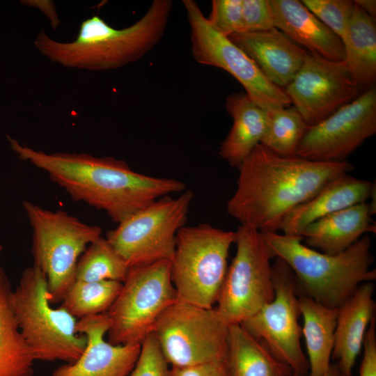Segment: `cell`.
I'll return each mask as SVG.
<instances>
[{
    "mask_svg": "<svg viewBox=\"0 0 376 376\" xmlns=\"http://www.w3.org/2000/svg\"><path fill=\"white\" fill-rule=\"evenodd\" d=\"M22 207L32 228L33 264L45 274L52 304L61 302L76 281L78 260L102 236V228L67 212L43 208L29 201Z\"/></svg>",
    "mask_w": 376,
    "mask_h": 376,
    "instance_id": "obj_6",
    "label": "cell"
},
{
    "mask_svg": "<svg viewBox=\"0 0 376 376\" xmlns=\"http://www.w3.org/2000/svg\"><path fill=\"white\" fill-rule=\"evenodd\" d=\"M373 282L361 284L338 308L331 357L343 376H352V369L375 314Z\"/></svg>",
    "mask_w": 376,
    "mask_h": 376,
    "instance_id": "obj_20",
    "label": "cell"
},
{
    "mask_svg": "<svg viewBox=\"0 0 376 376\" xmlns=\"http://www.w3.org/2000/svg\"><path fill=\"white\" fill-rule=\"evenodd\" d=\"M121 287L122 283L116 281H75L60 306L77 320L104 313L113 303Z\"/></svg>",
    "mask_w": 376,
    "mask_h": 376,
    "instance_id": "obj_29",
    "label": "cell"
},
{
    "mask_svg": "<svg viewBox=\"0 0 376 376\" xmlns=\"http://www.w3.org/2000/svg\"><path fill=\"white\" fill-rule=\"evenodd\" d=\"M242 0H213L207 17L211 25L220 33L228 37L242 33Z\"/></svg>",
    "mask_w": 376,
    "mask_h": 376,
    "instance_id": "obj_32",
    "label": "cell"
},
{
    "mask_svg": "<svg viewBox=\"0 0 376 376\" xmlns=\"http://www.w3.org/2000/svg\"><path fill=\"white\" fill-rule=\"evenodd\" d=\"M359 376H376V318L373 317L366 330Z\"/></svg>",
    "mask_w": 376,
    "mask_h": 376,
    "instance_id": "obj_35",
    "label": "cell"
},
{
    "mask_svg": "<svg viewBox=\"0 0 376 376\" xmlns=\"http://www.w3.org/2000/svg\"><path fill=\"white\" fill-rule=\"evenodd\" d=\"M302 3L343 41L354 7L350 0H303Z\"/></svg>",
    "mask_w": 376,
    "mask_h": 376,
    "instance_id": "obj_30",
    "label": "cell"
},
{
    "mask_svg": "<svg viewBox=\"0 0 376 376\" xmlns=\"http://www.w3.org/2000/svg\"><path fill=\"white\" fill-rule=\"evenodd\" d=\"M292 376H299V375L294 372Z\"/></svg>",
    "mask_w": 376,
    "mask_h": 376,
    "instance_id": "obj_39",
    "label": "cell"
},
{
    "mask_svg": "<svg viewBox=\"0 0 376 376\" xmlns=\"http://www.w3.org/2000/svg\"><path fill=\"white\" fill-rule=\"evenodd\" d=\"M299 301L309 364L308 376H325L331 365L338 308L325 306L301 293Z\"/></svg>",
    "mask_w": 376,
    "mask_h": 376,
    "instance_id": "obj_23",
    "label": "cell"
},
{
    "mask_svg": "<svg viewBox=\"0 0 376 376\" xmlns=\"http://www.w3.org/2000/svg\"><path fill=\"white\" fill-rule=\"evenodd\" d=\"M235 231L208 224L182 227L176 235L171 261V281L178 300L213 308L228 269V257Z\"/></svg>",
    "mask_w": 376,
    "mask_h": 376,
    "instance_id": "obj_7",
    "label": "cell"
},
{
    "mask_svg": "<svg viewBox=\"0 0 376 376\" xmlns=\"http://www.w3.org/2000/svg\"><path fill=\"white\" fill-rule=\"evenodd\" d=\"M168 376H230L227 359L185 367H171Z\"/></svg>",
    "mask_w": 376,
    "mask_h": 376,
    "instance_id": "obj_34",
    "label": "cell"
},
{
    "mask_svg": "<svg viewBox=\"0 0 376 376\" xmlns=\"http://www.w3.org/2000/svg\"><path fill=\"white\" fill-rule=\"evenodd\" d=\"M274 27L299 46L332 61H342V40L314 15L301 1L269 0Z\"/></svg>",
    "mask_w": 376,
    "mask_h": 376,
    "instance_id": "obj_18",
    "label": "cell"
},
{
    "mask_svg": "<svg viewBox=\"0 0 376 376\" xmlns=\"http://www.w3.org/2000/svg\"><path fill=\"white\" fill-rule=\"evenodd\" d=\"M368 180L343 173L328 182L314 196L296 207L284 218L283 234L298 235L308 225L327 215L365 203L373 193Z\"/></svg>",
    "mask_w": 376,
    "mask_h": 376,
    "instance_id": "obj_19",
    "label": "cell"
},
{
    "mask_svg": "<svg viewBox=\"0 0 376 376\" xmlns=\"http://www.w3.org/2000/svg\"><path fill=\"white\" fill-rule=\"evenodd\" d=\"M235 233L236 253L215 307L228 325L240 324L274 297L270 263L274 256L261 233L242 225Z\"/></svg>",
    "mask_w": 376,
    "mask_h": 376,
    "instance_id": "obj_11",
    "label": "cell"
},
{
    "mask_svg": "<svg viewBox=\"0 0 376 376\" xmlns=\"http://www.w3.org/2000/svg\"><path fill=\"white\" fill-rule=\"evenodd\" d=\"M375 133L376 88L373 86L309 127L296 156L316 162L344 161Z\"/></svg>",
    "mask_w": 376,
    "mask_h": 376,
    "instance_id": "obj_14",
    "label": "cell"
},
{
    "mask_svg": "<svg viewBox=\"0 0 376 376\" xmlns=\"http://www.w3.org/2000/svg\"><path fill=\"white\" fill-rule=\"evenodd\" d=\"M191 29V53L198 63L223 69L235 78L245 93L266 111L288 107L283 88L263 75L254 61L228 37L218 32L193 0H183Z\"/></svg>",
    "mask_w": 376,
    "mask_h": 376,
    "instance_id": "obj_13",
    "label": "cell"
},
{
    "mask_svg": "<svg viewBox=\"0 0 376 376\" xmlns=\"http://www.w3.org/2000/svg\"><path fill=\"white\" fill-rule=\"evenodd\" d=\"M172 8L171 0H154L137 22L120 29L113 28L95 15L81 23L73 41L54 40L42 30L34 45L42 55L65 67L117 69L140 59L159 42Z\"/></svg>",
    "mask_w": 376,
    "mask_h": 376,
    "instance_id": "obj_3",
    "label": "cell"
},
{
    "mask_svg": "<svg viewBox=\"0 0 376 376\" xmlns=\"http://www.w3.org/2000/svg\"><path fill=\"white\" fill-rule=\"evenodd\" d=\"M325 376H343L336 363H331L329 369Z\"/></svg>",
    "mask_w": 376,
    "mask_h": 376,
    "instance_id": "obj_37",
    "label": "cell"
},
{
    "mask_svg": "<svg viewBox=\"0 0 376 376\" xmlns=\"http://www.w3.org/2000/svg\"><path fill=\"white\" fill-rule=\"evenodd\" d=\"M193 197L191 190L177 198L162 197L118 224L105 237L129 267L171 261Z\"/></svg>",
    "mask_w": 376,
    "mask_h": 376,
    "instance_id": "obj_9",
    "label": "cell"
},
{
    "mask_svg": "<svg viewBox=\"0 0 376 376\" xmlns=\"http://www.w3.org/2000/svg\"><path fill=\"white\" fill-rule=\"evenodd\" d=\"M11 292L9 278L0 267V376H32L36 360L13 313Z\"/></svg>",
    "mask_w": 376,
    "mask_h": 376,
    "instance_id": "obj_25",
    "label": "cell"
},
{
    "mask_svg": "<svg viewBox=\"0 0 376 376\" xmlns=\"http://www.w3.org/2000/svg\"><path fill=\"white\" fill-rule=\"evenodd\" d=\"M19 329L36 361L75 362L86 338L77 331L78 320L50 303L46 276L36 265L26 267L10 296Z\"/></svg>",
    "mask_w": 376,
    "mask_h": 376,
    "instance_id": "obj_5",
    "label": "cell"
},
{
    "mask_svg": "<svg viewBox=\"0 0 376 376\" xmlns=\"http://www.w3.org/2000/svg\"><path fill=\"white\" fill-rule=\"evenodd\" d=\"M354 3L359 6L368 15L375 19L376 15V1L375 0H357Z\"/></svg>",
    "mask_w": 376,
    "mask_h": 376,
    "instance_id": "obj_36",
    "label": "cell"
},
{
    "mask_svg": "<svg viewBox=\"0 0 376 376\" xmlns=\"http://www.w3.org/2000/svg\"><path fill=\"white\" fill-rule=\"evenodd\" d=\"M177 300L171 261L130 267L106 313L110 320L107 340L113 345L141 344L161 314Z\"/></svg>",
    "mask_w": 376,
    "mask_h": 376,
    "instance_id": "obj_8",
    "label": "cell"
},
{
    "mask_svg": "<svg viewBox=\"0 0 376 376\" xmlns=\"http://www.w3.org/2000/svg\"><path fill=\"white\" fill-rule=\"evenodd\" d=\"M375 209L362 203L320 218L305 227L299 233L307 246L320 252L340 253L366 233H375L371 216Z\"/></svg>",
    "mask_w": 376,
    "mask_h": 376,
    "instance_id": "obj_21",
    "label": "cell"
},
{
    "mask_svg": "<svg viewBox=\"0 0 376 376\" xmlns=\"http://www.w3.org/2000/svg\"><path fill=\"white\" fill-rule=\"evenodd\" d=\"M2 251H3V245H2L1 242V240H0V256H1V253Z\"/></svg>",
    "mask_w": 376,
    "mask_h": 376,
    "instance_id": "obj_38",
    "label": "cell"
},
{
    "mask_svg": "<svg viewBox=\"0 0 376 376\" xmlns=\"http://www.w3.org/2000/svg\"><path fill=\"white\" fill-rule=\"evenodd\" d=\"M129 268L106 237L100 236L91 242L79 257L75 279L85 282L116 281L123 283Z\"/></svg>",
    "mask_w": 376,
    "mask_h": 376,
    "instance_id": "obj_27",
    "label": "cell"
},
{
    "mask_svg": "<svg viewBox=\"0 0 376 376\" xmlns=\"http://www.w3.org/2000/svg\"><path fill=\"white\" fill-rule=\"evenodd\" d=\"M359 89L344 61L308 53L284 91L311 127L357 98Z\"/></svg>",
    "mask_w": 376,
    "mask_h": 376,
    "instance_id": "obj_15",
    "label": "cell"
},
{
    "mask_svg": "<svg viewBox=\"0 0 376 376\" xmlns=\"http://www.w3.org/2000/svg\"><path fill=\"white\" fill-rule=\"evenodd\" d=\"M260 233L274 258H281L292 270L301 294L325 306L338 308L361 284L376 279L368 235L329 255L307 246L301 236Z\"/></svg>",
    "mask_w": 376,
    "mask_h": 376,
    "instance_id": "obj_4",
    "label": "cell"
},
{
    "mask_svg": "<svg viewBox=\"0 0 376 376\" xmlns=\"http://www.w3.org/2000/svg\"><path fill=\"white\" fill-rule=\"evenodd\" d=\"M227 361L230 376H292L294 373L240 324L229 325Z\"/></svg>",
    "mask_w": 376,
    "mask_h": 376,
    "instance_id": "obj_26",
    "label": "cell"
},
{
    "mask_svg": "<svg viewBox=\"0 0 376 376\" xmlns=\"http://www.w3.org/2000/svg\"><path fill=\"white\" fill-rule=\"evenodd\" d=\"M226 108L233 119V125L221 143L219 155L229 165L238 168L260 143L266 128L267 113L245 93L230 95L226 98Z\"/></svg>",
    "mask_w": 376,
    "mask_h": 376,
    "instance_id": "obj_22",
    "label": "cell"
},
{
    "mask_svg": "<svg viewBox=\"0 0 376 376\" xmlns=\"http://www.w3.org/2000/svg\"><path fill=\"white\" fill-rule=\"evenodd\" d=\"M266 128L260 144L285 157L296 156L299 145L309 126L295 107L267 111Z\"/></svg>",
    "mask_w": 376,
    "mask_h": 376,
    "instance_id": "obj_28",
    "label": "cell"
},
{
    "mask_svg": "<svg viewBox=\"0 0 376 376\" xmlns=\"http://www.w3.org/2000/svg\"><path fill=\"white\" fill-rule=\"evenodd\" d=\"M237 169L228 214L240 225L277 232L290 212L354 166L346 160L326 162L281 156L259 143Z\"/></svg>",
    "mask_w": 376,
    "mask_h": 376,
    "instance_id": "obj_2",
    "label": "cell"
},
{
    "mask_svg": "<svg viewBox=\"0 0 376 376\" xmlns=\"http://www.w3.org/2000/svg\"><path fill=\"white\" fill-rule=\"evenodd\" d=\"M228 38L254 61L269 81L283 89L308 54L276 28L235 33Z\"/></svg>",
    "mask_w": 376,
    "mask_h": 376,
    "instance_id": "obj_17",
    "label": "cell"
},
{
    "mask_svg": "<svg viewBox=\"0 0 376 376\" xmlns=\"http://www.w3.org/2000/svg\"><path fill=\"white\" fill-rule=\"evenodd\" d=\"M343 43V61L359 88L366 91L373 87L376 80V26L374 19L355 3Z\"/></svg>",
    "mask_w": 376,
    "mask_h": 376,
    "instance_id": "obj_24",
    "label": "cell"
},
{
    "mask_svg": "<svg viewBox=\"0 0 376 376\" xmlns=\"http://www.w3.org/2000/svg\"><path fill=\"white\" fill-rule=\"evenodd\" d=\"M17 157L45 171L75 201L103 210L119 224L156 200L182 192L183 182L144 175L122 159L88 153L37 150L7 136Z\"/></svg>",
    "mask_w": 376,
    "mask_h": 376,
    "instance_id": "obj_1",
    "label": "cell"
},
{
    "mask_svg": "<svg viewBox=\"0 0 376 376\" xmlns=\"http://www.w3.org/2000/svg\"><path fill=\"white\" fill-rule=\"evenodd\" d=\"M242 33L275 28L269 0H242Z\"/></svg>",
    "mask_w": 376,
    "mask_h": 376,
    "instance_id": "obj_33",
    "label": "cell"
},
{
    "mask_svg": "<svg viewBox=\"0 0 376 376\" xmlns=\"http://www.w3.org/2000/svg\"><path fill=\"white\" fill-rule=\"evenodd\" d=\"M110 327L106 313L78 320L77 331L86 338L81 355L65 363L52 376H128L139 356L141 344L113 345L105 340Z\"/></svg>",
    "mask_w": 376,
    "mask_h": 376,
    "instance_id": "obj_16",
    "label": "cell"
},
{
    "mask_svg": "<svg viewBox=\"0 0 376 376\" xmlns=\"http://www.w3.org/2000/svg\"><path fill=\"white\" fill-rule=\"evenodd\" d=\"M169 370V363L152 332L141 343L139 356L128 376H168Z\"/></svg>",
    "mask_w": 376,
    "mask_h": 376,
    "instance_id": "obj_31",
    "label": "cell"
},
{
    "mask_svg": "<svg viewBox=\"0 0 376 376\" xmlns=\"http://www.w3.org/2000/svg\"><path fill=\"white\" fill-rule=\"evenodd\" d=\"M229 325L216 308L177 300L159 317L153 333L171 367L227 359Z\"/></svg>",
    "mask_w": 376,
    "mask_h": 376,
    "instance_id": "obj_10",
    "label": "cell"
},
{
    "mask_svg": "<svg viewBox=\"0 0 376 376\" xmlns=\"http://www.w3.org/2000/svg\"><path fill=\"white\" fill-rule=\"evenodd\" d=\"M272 269L274 299L240 324L279 361L299 376H308L309 364L300 343L301 311L295 276L278 257Z\"/></svg>",
    "mask_w": 376,
    "mask_h": 376,
    "instance_id": "obj_12",
    "label": "cell"
}]
</instances>
